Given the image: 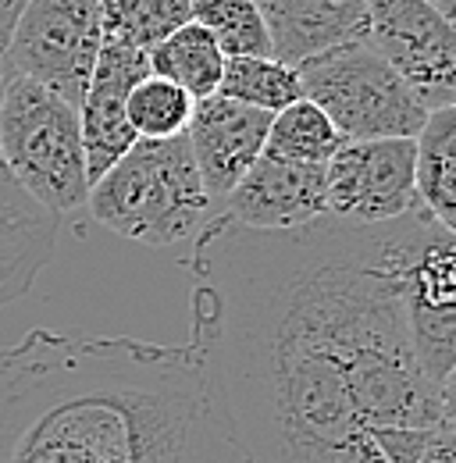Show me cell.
I'll list each match as a JSON object with an SVG mask.
<instances>
[{
	"instance_id": "3",
	"label": "cell",
	"mask_w": 456,
	"mask_h": 463,
	"mask_svg": "<svg viewBox=\"0 0 456 463\" xmlns=\"http://www.w3.org/2000/svg\"><path fill=\"white\" fill-rule=\"evenodd\" d=\"M86 207L97 225L143 246L185 242L214 214L185 136L136 139V146L90 185Z\"/></svg>"
},
{
	"instance_id": "17",
	"label": "cell",
	"mask_w": 456,
	"mask_h": 463,
	"mask_svg": "<svg viewBox=\"0 0 456 463\" xmlns=\"http://www.w3.org/2000/svg\"><path fill=\"white\" fill-rule=\"evenodd\" d=\"M339 150L342 136L310 100H296L279 115H271L268 139H264L268 157H279L289 165H307V168H325Z\"/></svg>"
},
{
	"instance_id": "11",
	"label": "cell",
	"mask_w": 456,
	"mask_h": 463,
	"mask_svg": "<svg viewBox=\"0 0 456 463\" xmlns=\"http://www.w3.org/2000/svg\"><path fill=\"white\" fill-rule=\"evenodd\" d=\"M214 214L257 232L303 229L328 214L325 168L289 165V161L261 154L253 168L228 189L225 200L214 207Z\"/></svg>"
},
{
	"instance_id": "20",
	"label": "cell",
	"mask_w": 456,
	"mask_h": 463,
	"mask_svg": "<svg viewBox=\"0 0 456 463\" xmlns=\"http://www.w3.org/2000/svg\"><path fill=\"white\" fill-rule=\"evenodd\" d=\"M193 22L214 36L225 58H271V36L253 0H193Z\"/></svg>"
},
{
	"instance_id": "10",
	"label": "cell",
	"mask_w": 456,
	"mask_h": 463,
	"mask_svg": "<svg viewBox=\"0 0 456 463\" xmlns=\"http://www.w3.org/2000/svg\"><path fill=\"white\" fill-rule=\"evenodd\" d=\"M147 75H150L147 51L114 43V40H100L97 64L90 71V82H86V93L79 104V128H82L90 185L136 146L139 136L125 118V97Z\"/></svg>"
},
{
	"instance_id": "12",
	"label": "cell",
	"mask_w": 456,
	"mask_h": 463,
	"mask_svg": "<svg viewBox=\"0 0 456 463\" xmlns=\"http://www.w3.org/2000/svg\"><path fill=\"white\" fill-rule=\"evenodd\" d=\"M268 125H271L268 111H257L250 104L228 100L218 93L193 100V115L182 136L189 143V154L196 161V172L204 178L214 207L264 154Z\"/></svg>"
},
{
	"instance_id": "21",
	"label": "cell",
	"mask_w": 456,
	"mask_h": 463,
	"mask_svg": "<svg viewBox=\"0 0 456 463\" xmlns=\"http://www.w3.org/2000/svg\"><path fill=\"white\" fill-rule=\"evenodd\" d=\"M193 115V97L161 75H147L125 97V118L139 139H175L185 132Z\"/></svg>"
},
{
	"instance_id": "1",
	"label": "cell",
	"mask_w": 456,
	"mask_h": 463,
	"mask_svg": "<svg viewBox=\"0 0 456 463\" xmlns=\"http://www.w3.org/2000/svg\"><path fill=\"white\" fill-rule=\"evenodd\" d=\"M189 343L246 463H417L453 417L421 374L399 289V218L193 235Z\"/></svg>"
},
{
	"instance_id": "18",
	"label": "cell",
	"mask_w": 456,
	"mask_h": 463,
	"mask_svg": "<svg viewBox=\"0 0 456 463\" xmlns=\"http://www.w3.org/2000/svg\"><path fill=\"white\" fill-rule=\"evenodd\" d=\"M100 40H114L136 51L157 47L178 25L193 18V0H97Z\"/></svg>"
},
{
	"instance_id": "7",
	"label": "cell",
	"mask_w": 456,
	"mask_h": 463,
	"mask_svg": "<svg viewBox=\"0 0 456 463\" xmlns=\"http://www.w3.org/2000/svg\"><path fill=\"white\" fill-rule=\"evenodd\" d=\"M97 0H25L4 47V79H33L79 108L97 64Z\"/></svg>"
},
{
	"instance_id": "4",
	"label": "cell",
	"mask_w": 456,
	"mask_h": 463,
	"mask_svg": "<svg viewBox=\"0 0 456 463\" xmlns=\"http://www.w3.org/2000/svg\"><path fill=\"white\" fill-rule=\"evenodd\" d=\"M0 165L11 182L54 218L86 207L90 172L79 108L47 86L11 75L0 86Z\"/></svg>"
},
{
	"instance_id": "22",
	"label": "cell",
	"mask_w": 456,
	"mask_h": 463,
	"mask_svg": "<svg viewBox=\"0 0 456 463\" xmlns=\"http://www.w3.org/2000/svg\"><path fill=\"white\" fill-rule=\"evenodd\" d=\"M417 463H456V420L453 417H446V420L435 428L428 449L421 453Z\"/></svg>"
},
{
	"instance_id": "2",
	"label": "cell",
	"mask_w": 456,
	"mask_h": 463,
	"mask_svg": "<svg viewBox=\"0 0 456 463\" xmlns=\"http://www.w3.org/2000/svg\"><path fill=\"white\" fill-rule=\"evenodd\" d=\"M0 463H246L196 343L29 328L0 349Z\"/></svg>"
},
{
	"instance_id": "9",
	"label": "cell",
	"mask_w": 456,
	"mask_h": 463,
	"mask_svg": "<svg viewBox=\"0 0 456 463\" xmlns=\"http://www.w3.org/2000/svg\"><path fill=\"white\" fill-rule=\"evenodd\" d=\"M325 207L349 225H385L413 211V139L342 143L325 165Z\"/></svg>"
},
{
	"instance_id": "23",
	"label": "cell",
	"mask_w": 456,
	"mask_h": 463,
	"mask_svg": "<svg viewBox=\"0 0 456 463\" xmlns=\"http://www.w3.org/2000/svg\"><path fill=\"white\" fill-rule=\"evenodd\" d=\"M25 0H0V86H4V47H7V36H11V25L18 18Z\"/></svg>"
},
{
	"instance_id": "13",
	"label": "cell",
	"mask_w": 456,
	"mask_h": 463,
	"mask_svg": "<svg viewBox=\"0 0 456 463\" xmlns=\"http://www.w3.org/2000/svg\"><path fill=\"white\" fill-rule=\"evenodd\" d=\"M268 36L271 58L296 68L307 58L342 43L367 40L364 0H253Z\"/></svg>"
},
{
	"instance_id": "14",
	"label": "cell",
	"mask_w": 456,
	"mask_h": 463,
	"mask_svg": "<svg viewBox=\"0 0 456 463\" xmlns=\"http://www.w3.org/2000/svg\"><path fill=\"white\" fill-rule=\"evenodd\" d=\"M57 250V218L33 203L0 165V307L22 299Z\"/></svg>"
},
{
	"instance_id": "8",
	"label": "cell",
	"mask_w": 456,
	"mask_h": 463,
	"mask_svg": "<svg viewBox=\"0 0 456 463\" xmlns=\"http://www.w3.org/2000/svg\"><path fill=\"white\" fill-rule=\"evenodd\" d=\"M367 43L428 108H453L456 100V33L453 22L424 0H364Z\"/></svg>"
},
{
	"instance_id": "16",
	"label": "cell",
	"mask_w": 456,
	"mask_h": 463,
	"mask_svg": "<svg viewBox=\"0 0 456 463\" xmlns=\"http://www.w3.org/2000/svg\"><path fill=\"white\" fill-rule=\"evenodd\" d=\"M150 58V75H161L175 86H182L193 100L218 93L222 71H225V54L214 43V36L196 25L193 18L178 25L171 36H165L157 47L147 51Z\"/></svg>"
},
{
	"instance_id": "24",
	"label": "cell",
	"mask_w": 456,
	"mask_h": 463,
	"mask_svg": "<svg viewBox=\"0 0 456 463\" xmlns=\"http://www.w3.org/2000/svg\"><path fill=\"white\" fill-rule=\"evenodd\" d=\"M424 4H432L439 14H446L450 22H453V11H456V0H424Z\"/></svg>"
},
{
	"instance_id": "5",
	"label": "cell",
	"mask_w": 456,
	"mask_h": 463,
	"mask_svg": "<svg viewBox=\"0 0 456 463\" xmlns=\"http://www.w3.org/2000/svg\"><path fill=\"white\" fill-rule=\"evenodd\" d=\"M303 100L321 108L342 143L413 139L428 121V108L367 43H342L296 64Z\"/></svg>"
},
{
	"instance_id": "19",
	"label": "cell",
	"mask_w": 456,
	"mask_h": 463,
	"mask_svg": "<svg viewBox=\"0 0 456 463\" xmlns=\"http://www.w3.org/2000/svg\"><path fill=\"white\" fill-rule=\"evenodd\" d=\"M218 97L250 104L257 111L279 115L282 108L303 100L299 90V75L296 68H289L275 58H228L222 82H218Z\"/></svg>"
},
{
	"instance_id": "6",
	"label": "cell",
	"mask_w": 456,
	"mask_h": 463,
	"mask_svg": "<svg viewBox=\"0 0 456 463\" xmlns=\"http://www.w3.org/2000/svg\"><path fill=\"white\" fill-rule=\"evenodd\" d=\"M399 289L421 374L453 400L456 374V250L453 229L421 203L399 218Z\"/></svg>"
},
{
	"instance_id": "15",
	"label": "cell",
	"mask_w": 456,
	"mask_h": 463,
	"mask_svg": "<svg viewBox=\"0 0 456 463\" xmlns=\"http://www.w3.org/2000/svg\"><path fill=\"white\" fill-rule=\"evenodd\" d=\"M417 203L446 229H456V108L432 111L413 136Z\"/></svg>"
}]
</instances>
